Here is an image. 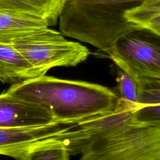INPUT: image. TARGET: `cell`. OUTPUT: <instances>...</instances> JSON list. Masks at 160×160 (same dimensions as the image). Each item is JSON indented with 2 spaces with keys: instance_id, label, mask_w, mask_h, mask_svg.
Instances as JSON below:
<instances>
[{
  "instance_id": "cell-4",
  "label": "cell",
  "mask_w": 160,
  "mask_h": 160,
  "mask_svg": "<svg viewBox=\"0 0 160 160\" xmlns=\"http://www.w3.org/2000/svg\"><path fill=\"white\" fill-rule=\"evenodd\" d=\"M11 45L42 75L52 68L76 66L90 54L86 46L49 26L34 29Z\"/></svg>"
},
{
  "instance_id": "cell-12",
  "label": "cell",
  "mask_w": 160,
  "mask_h": 160,
  "mask_svg": "<svg viewBox=\"0 0 160 160\" xmlns=\"http://www.w3.org/2000/svg\"><path fill=\"white\" fill-rule=\"evenodd\" d=\"M124 18L136 27L160 36V0H144L127 10Z\"/></svg>"
},
{
  "instance_id": "cell-9",
  "label": "cell",
  "mask_w": 160,
  "mask_h": 160,
  "mask_svg": "<svg viewBox=\"0 0 160 160\" xmlns=\"http://www.w3.org/2000/svg\"><path fill=\"white\" fill-rule=\"evenodd\" d=\"M137 108L131 120L139 124H160V79L138 82Z\"/></svg>"
},
{
  "instance_id": "cell-14",
  "label": "cell",
  "mask_w": 160,
  "mask_h": 160,
  "mask_svg": "<svg viewBox=\"0 0 160 160\" xmlns=\"http://www.w3.org/2000/svg\"><path fill=\"white\" fill-rule=\"evenodd\" d=\"M119 98L125 101L137 105L139 86L138 82L122 70L118 71L117 78Z\"/></svg>"
},
{
  "instance_id": "cell-5",
  "label": "cell",
  "mask_w": 160,
  "mask_h": 160,
  "mask_svg": "<svg viewBox=\"0 0 160 160\" xmlns=\"http://www.w3.org/2000/svg\"><path fill=\"white\" fill-rule=\"evenodd\" d=\"M104 54L138 82L160 79V36L149 30L129 32Z\"/></svg>"
},
{
  "instance_id": "cell-3",
  "label": "cell",
  "mask_w": 160,
  "mask_h": 160,
  "mask_svg": "<svg viewBox=\"0 0 160 160\" xmlns=\"http://www.w3.org/2000/svg\"><path fill=\"white\" fill-rule=\"evenodd\" d=\"M79 154L80 160H160V124H139L131 118L89 137Z\"/></svg>"
},
{
  "instance_id": "cell-8",
  "label": "cell",
  "mask_w": 160,
  "mask_h": 160,
  "mask_svg": "<svg viewBox=\"0 0 160 160\" xmlns=\"http://www.w3.org/2000/svg\"><path fill=\"white\" fill-rule=\"evenodd\" d=\"M64 2L65 0H0V11L32 16L49 27L57 24Z\"/></svg>"
},
{
  "instance_id": "cell-6",
  "label": "cell",
  "mask_w": 160,
  "mask_h": 160,
  "mask_svg": "<svg viewBox=\"0 0 160 160\" xmlns=\"http://www.w3.org/2000/svg\"><path fill=\"white\" fill-rule=\"evenodd\" d=\"M78 121L56 120L32 127L0 128V155L22 160L31 150L62 143L77 128Z\"/></svg>"
},
{
  "instance_id": "cell-13",
  "label": "cell",
  "mask_w": 160,
  "mask_h": 160,
  "mask_svg": "<svg viewBox=\"0 0 160 160\" xmlns=\"http://www.w3.org/2000/svg\"><path fill=\"white\" fill-rule=\"evenodd\" d=\"M70 156L65 146L59 145L35 148L22 160H70Z\"/></svg>"
},
{
  "instance_id": "cell-2",
  "label": "cell",
  "mask_w": 160,
  "mask_h": 160,
  "mask_svg": "<svg viewBox=\"0 0 160 160\" xmlns=\"http://www.w3.org/2000/svg\"><path fill=\"white\" fill-rule=\"evenodd\" d=\"M144 0H65L59 29L66 36L105 53L122 36L140 28L129 22L124 12Z\"/></svg>"
},
{
  "instance_id": "cell-10",
  "label": "cell",
  "mask_w": 160,
  "mask_h": 160,
  "mask_svg": "<svg viewBox=\"0 0 160 160\" xmlns=\"http://www.w3.org/2000/svg\"><path fill=\"white\" fill-rule=\"evenodd\" d=\"M42 74L9 43L0 42V81L16 84Z\"/></svg>"
},
{
  "instance_id": "cell-11",
  "label": "cell",
  "mask_w": 160,
  "mask_h": 160,
  "mask_svg": "<svg viewBox=\"0 0 160 160\" xmlns=\"http://www.w3.org/2000/svg\"><path fill=\"white\" fill-rule=\"evenodd\" d=\"M46 26L44 22L32 16L0 11V42L11 44L33 29Z\"/></svg>"
},
{
  "instance_id": "cell-1",
  "label": "cell",
  "mask_w": 160,
  "mask_h": 160,
  "mask_svg": "<svg viewBox=\"0 0 160 160\" xmlns=\"http://www.w3.org/2000/svg\"><path fill=\"white\" fill-rule=\"evenodd\" d=\"M5 92L45 108L61 121L81 120L111 112L121 101L116 92L104 86L46 74L12 84Z\"/></svg>"
},
{
  "instance_id": "cell-7",
  "label": "cell",
  "mask_w": 160,
  "mask_h": 160,
  "mask_svg": "<svg viewBox=\"0 0 160 160\" xmlns=\"http://www.w3.org/2000/svg\"><path fill=\"white\" fill-rule=\"evenodd\" d=\"M45 108L8 94H0V128H18L46 124L56 121Z\"/></svg>"
}]
</instances>
